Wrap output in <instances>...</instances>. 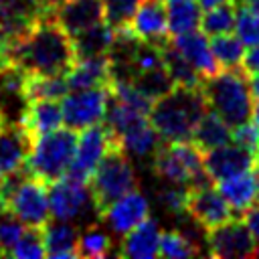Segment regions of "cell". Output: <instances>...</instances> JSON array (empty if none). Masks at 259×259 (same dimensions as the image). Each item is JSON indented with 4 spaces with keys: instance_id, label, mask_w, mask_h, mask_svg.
Returning a JSON list of instances; mask_svg holds the SVG:
<instances>
[{
    "instance_id": "27",
    "label": "cell",
    "mask_w": 259,
    "mask_h": 259,
    "mask_svg": "<svg viewBox=\"0 0 259 259\" xmlns=\"http://www.w3.org/2000/svg\"><path fill=\"white\" fill-rule=\"evenodd\" d=\"M24 91L28 99H63L69 93L65 75H24Z\"/></svg>"
},
{
    "instance_id": "15",
    "label": "cell",
    "mask_w": 259,
    "mask_h": 259,
    "mask_svg": "<svg viewBox=\"0 0 259 259\" xmlns=\"http://www.w3.org/2000/svg\"><path fill=\"white\" fill-rule=\"evenodd\" d=\"M51 16L65 28L69 36H75L105 20L103 0H63L53 8Z\"/></svg>"
},
{
    "instance_id": "35",
    "label": "cell",
    "mask_w": 259,
    "mask_h": 259,
    "mask_svg": "<svg viewBox=\"0 0 259 259\" xmlns=\"http://www.w3.org/2000/svg\"><path fill=\"white\" fill-rule=\"evenodd\" d=\"M138 4H140V0H103L105 20L113 28L127 26L136 8H138Z\"/></svg>"
},
{
    "instance_id": "9",
    "label": "cell",
    "mask_w": 259,
    "mask_h": 259,
    "mask_svg": "<svg viewBox=\"0 0 259 259\" xmlns=\"http://www.w3.org/2000/svg\"><path fill=\"white\" fill-rule=\"evenodd\" d=\"M107 101H109V85L75 89L73 93L63 97V103H61L63 123L77 132L89 125L101 123L105 119Z\"/></svg>"
},
{
    "instance_id": "2",
    "label": "cell",
    "mask_w": 259,
    "mask_h": 259,
    "mask_svg": "<svg viewBox=\"0 0 259 259\" xmlns=\"http://www.w3.org/2000/svg\"><path fill=\"white\" fill-rule=\"evenodd\" d=\"M208 103L200 87H174L152 103L148 113L154 130L164 142L190 140L198 119L206 113Z\"/></svg>"
},
{
    "instance_id": "31",
    "label": "cell",
    "mask_w": 259,
    "mask_h": 259,
    "mask_svg": "<svg viewBox=\"0 0 259 259\" xmlns=\"http://www.w3.org/2000/svg\"><path fill=\"white\" fill-rule=\"evenodd\" d=\"M235 18H237V6L231 0H227L219 6L204 10V14L200 16V30L208 36L231 32L235 28Z\"/></svg>"
},
{
    "instance_id": "14",
    "label": "cell",
    "mask_w": 259,
    "mask_h": 259,
    "mask_svg": "<svg viewBox=\"0 0 259 259\" xmlns=\"http://www.w3.org/2000/svg\"><path fill=\"white\" fill-rule=\"evenodd\" d=\"M134 34L146 42L162 45L170 38L166 0H140L130 24Z\"/></svg>"
},
{
    "instance_id": "7",
    "label": "cell",
    "mask_w": 259,
    "mask_h": 259,
    "mask_svg": "<svg viewBox=\"0 0 259 259\" xmlns=\"http://www.w3.org/2000/svg\"><path fill=\"white\" fill-rule=\"evenodd\" d=\"M117 142H119L117 136L107 125H103V121L81 130V134L77 138L75 156H73L65 176L79 180V182H89L91 174L95 172V168L101 162V158L105 156V152Z\"/></svg>"
},
{
    "instance_id": "48",
    "label": "cell",
    "mask_w": 259,
    "mask_h": 259,
    "mask_svg": "<svg viewBox=\"0 0 259 259\" xmlns=\"http://www.w3.org/2000/svg\"><path fill=\"white\" fill-rule=\"evenodd\" d=\"M6 212V208H4V202H2V198H0V217Z\"/></svg>"
},
{
    "instance_id": "18",
    "label": "cell",
    "mask_w": 259,
    "mask_h": 259,
    "mask_svg": "<svg viewBox=\"0 0 259 259\" xmlns=\"http://www.w3.org/2000/svg\"><path fill=\"white\" fill-rule=\"evenodd\" d=\"M65 77H67L69 89H73V91L109 85L111 83V65H109L107 53L87 57V59H77Z\"/></svg>"
},
{
    "instance_id": "22",
    "label": "cell",
    "mask_w": 259,
    "mask_h": 259,
    "mask_svg": "<svg viewBox=\"0 0 259 259\" xmlns=\"http://www.w3.org/2000/svg\"><path fill=\"white\" fill-rule=\"evenodd\" d=\"M190 142L204 154L208 150H214L219 146H225L231 142V125L210 107L206 109V113L198 119Z\"/></svg>"
},
{
    "instance_id": "20",
    "label": "cell",
    "mask_w": 259,
    "mask_h": 259,
    "mask_svg": "<svg viewBox=\"0 0 259 259\" xmlns=\"http://www.w3.org/2000/svg\"><path fill=\"white\" fill-rule=\"evenodd\" d=\"M79 227L71 221H57L47 223L42 227L45 237V253L51 259H73L77 257V243H79Z\"/></svg>"
},
{
    "instance_id": "40",
    "label": "cell",
    "mask_w": 259,
    "mask_h": 259,
    "mask_svg": "<svg viewBox=\"0 0 259 259\" xmlns=\"http://www.w3.org/2000/svg\"><path fill=\"white\" fill-rule=\"evenodd\" d=\"M243 223L247 225L249 233L253 235V239L259 243V202L251 204L243 210Z\"/></svg>"
},
{
    "instance_id": "17",
    "label": "cell",
    "mask_w": 259,
    "mask_h": 259,
    "mask_svg": "<svg viewBox=\"0 0 259 259\" xmlns=\"http://www.w3.org/2000/svg\"><path fill=\"white\" fill-rule=\"evenodd\" d=\"M170 40L188 59V63L200 73L202 79L221 71V67L210 51V42L206 40V34L200 28L188 30L182 34H174V36H170Z\"/></svg>"
},
{
    "instance_id": "44",
    "label": "cell",
    "mask_w": 259,
    "mask_h": 259,
    "mask_svg": "<svg viewBox=\"0 0 259 259\" xmlns=\"http://www.w3.org/2000/svg\"><path fill=\"white\" fill-rule=\"evenodd\" d=\"M253 172H255V190H257V194H255V200L259 202V164H255Z\"/></svg>"
},
{
    "instance_id": "12",
    "label": "cell",
    "mask_w": 259,
    "mask_h": 259,
    "mask_svg": "<svg viewBox=\"0 0 259 259\" xmlns=\"http://www.w3.org/2000/svg\"><path fill=\"white\" fill-rule=\"evenodd\" d=\"M148 217H150V202L144 192L134 188V190L125 192L123 196L115 198L101 212L99 219L105 221V225L109 227V231L113 235L123 237L127 231H132L136 225H140Z\"/></svg>"
},
{
    "instance_id": "32",
    "label": "cell",
    "mask_w": 259,
    "mask_h": 259,
    "mask_svg": "<svg viewBox=\"0 0 259 259\" xmlns=\"http://www.w3.org/2000/svg\"><path fill=\"white\" fill-rule=\"evenodd\" d=\"M160 255L172 257V259L174 257H196L200 255V249L180 229H170L160 235Z\"/></svg>"
},
{
    "instance_id": "28",
    "label": "cell",
    "mask_w": 259,
    "mask_h": 259,
    "mask_svg": "<svg viewBox=\"0 0 259 259\" xmlns=\"http://www.w3.org/2000/svg\"><path fill=\"white\" fill-rule=\"evenodd\" d=\"M130 81H132V83H134L146 97H150L152 101L160 99L162 95L170 93V91L176 87L164 65H162V67H156V69L138 71Z\"/></svg>"
},
{
    "instance_id": "5",
    "label": "cell",
    "mask_w": 259,
    "mask_h": 259,
    "mask_svg": "<svg viewBox=\"0 0 259 259\" xmlns=\"http://www.w3.org/2000/svg\"><path fill=\"white\" fill-rule=\"evenodd\" d=\"M89 190L93 196V204L97 210V217L119 196L134 190L138 186L136 170L132 166V160L127 158V152L121 148V144H113L101 162L97 164L95 172L89 178Z\"/></svg>"
},
{
    "instance_id": "36",
    "label": "cell",
    "mask_w": 259,
    "mask_h": 259,
    "mask_svg": "<svg viewBox=\"0 0 259 259\" xmlns=\"http://www.w3.org/2000/svg\"><path fill=\"white\" fill-rule=\"evenodd\" d=\"M26 227L10 212H4L0 217V257H8L16 241L20 239L22 231Z\"/></svg>"
},
{
    "instance_id": "26",
    "label": "cell",
    "mask_w": 259,
    "mask_h": 259,
    "mask_svg": "<svg viewBox=\"0 0 259 259\" xmlns=\"http://www.w3.org/2000/svg\"><path fill=\"white\" fill-rule=\"evenodd\" d=\"M170 36L200 28L202 8L196 0H166Z\"/></svg>"
},
{
    "instance_id": "37",
    "label": "cell",
    "mask_w": 259,
    "mask_h": 259,
    "mask_svg": "<svg viewBox=\"0 0 259 259\" xmlns=\"http://www.w3.org/2000/svg\"><path fill=\"white\" fill-rule=\"evenodd\" d=\"M186 198H188V186L180 184H170L158 190V200L160 204L172 212V214H186Z\"/></svg>"
},
{
    "instance_id": "30",
    "label": "cell",
    "mask_w": 259,
    "mask_h": 259,
    "mask_svg": "<svg viewBox=\"0 0 259 259\" xmlns=\"http://www.w3.org/2000/svg\"><path fill=\"white\" fill-rule=\"evenodd\" d=\"M245 45L239 40L237 34L225 32V34H212L210 38V51L219 63L221 69H237L243 61Z\"/></svg>"
},
{
    "instance_id": "8",
    "label": "cell",
    "mask_w": 259,
    "mask_h": 259,
    "mask_svg": "<svg viewBox=\"0 0 259 259\" xmlns=\"http://www.w3.org/2000/svg\"><path fill=\"white\" fill-rule=\"evenodd\" d=\"M47 196H49L51 217H55L57 221H73L75 223L89 212H93L97 217L93 196H91L87 182H79L69 176H61V178L49 182Z\"/></svg>"
},
{
    "instance_id": "42",
    "label": "cell",
    "mask_w": 259,
    "mask_h": 259,
    "mask_svg": "<svg viewBox=\"0 0 259 259\" xmlns=\"http://www.w3.org/2000/svg\"><path fill=\"white\" fill-rule=\"evenodd\" d=\"M196 2H198V6H200L202 10H208V8L219 6V4H223V2H227V0H196Z\"/></svg>"
},
{
    "instance_id": "13",
    "label": "cell",
    "mask_w": 259,
    "mask_h": 259,
    "mask_svg": "<svg viewBox=\"0 0 259 259\" xmlns=\"http://www.w3.org/2000/svg\"><path fill=\"white\" fill-rule=\"evenodd\" d=\"M202 164H204V170L210 176V180L219 182V180L243 174L247 170H253L255 168V156L251 150H247L235 142L233 144L229 142L225 146H219L214 150L204 152Z\"/></svg>"
},
{
    "instance_id": "25",
    "label": "cell",
    "mask_w": 259,
    "mask_h": 259,
    "mask_svg": "<svg viewBox=\"0 0 259 259\" xmlns=\"http://www.w3.org/2000/svg\"><path fill=\"white\" fill-rule=\"evenodd\" d=\"M217 188L225 196V200L231 204L233 210L243 212L247 206H251L255 202V194H257V190H255V172L247 170L243 174L219 180Z\"/></svg>"
},
{
    "instance_id": "23",
    "label": "cell",
    "mask_w": 259,
    "mask_h": 259,
    "mask_svg": "<svg viewBox=\"0 0 259 259\" xmlns=\"http://www.w3.org/2000/svg\"><path fill=\"white\" fill-rule=\"evenodd\" d=\"M113 36H115V28L107 20H101V22L85 28L83 32L71 36L75 57L87 59V57H95V55H105L111 49Z\"/></svg>"
},
{
    "instance_id": "21",
    "label": "cell",
    "mask_w": 259,
    "mask_h": 259,
    "mask_svg": "<svg viewBox=\"0 0 259 259\" xmlns=\"http://www.w3.org/2000/svg\"><path fill=\"white\" fill-rule=\"evenodd\" d=\"M121 148L127 152V154H134L138 158H148V156H154V152L158 150L160 146V136L158 132L154 130L152 121L148 115L140 117L138 121H134L127 130H123L119 136H117Z\"/></svg>"
},
{
    "instance_id": "33",
    "label": "cell",
    "mask_w": 259,
    "mask_h": 259,
    "mask_svg": "<svg viewBox=\"0 0 259 259\" xmlns=\"http://www.w3.org/2000/svg\"><path fill=\"white\" fill-rule=\"evenodd\" d=\"M8 257H16V259H40V257H47L42 229H38V227H26L22 231L20 239L16 241V245L12 247V251H10Z\"/></svg>"
},
{
    "instance_id": "29",
    "label": "cell",
    "mask_w": 259,
    "mask_h": 259,
    "mask_svg": "<svg viewBox=\"0 0 259 259\" xmlns=\"http://www.w3.org/2000/svg\"><path fill=\"white\" fill-rule=\"evenodd\" d=\"M111 253H113V239L99 225H89V229H85L79 235L77 257L97 259V257H107Z\"/></svg>"
},
{
    "instance_id": "34",
    "label": "cell",
    "mask_w": 259,
    "mask_h": 259,
    "mask_svg": "<svg viewBox=\"0 0 259 259\" xmlns=\"http://www.w3.org/2000/svg\"><path fill=\"white\" fill-rule=\"evenodd\" d=\"M235 34L245 47L259 45V12L249 8V6H239L237 8V18H235Z\"/></svg>"
},
{
    "instance_id": "10",
    "label": "cell",
    "mask_w": 259,
    "mask_h": 259,
    "mask_svg": "<svg viewBox=\"0 0 259 259\" xmlns=\"http://www.w3.org/2000/svg\"><path fill=\"white\" fill-rule=\"evenodd\" d=\"M186 214L200 229L210 231V229L227 223L229 219H233L235 210L225 200V196L219 192V188H212L210 184H204V186L188 188Z\"/></svg>"
},
{
    "instance_id": "11",
    "label": "cell",
    "mask_w": 259,
    "mask_h": 259,
    "mask_svg": "<svg viewBox=\"0 0 259 259\" xmlns=\"http://www.w3.org/2000/svg\"><path fill=\"white\" fill-rule=\"evenodd\" d=\"M255 239L241 219H229L227 223L206 231L208 253L219 259H241L251 257L255 249Z\"/></svg>"
},
{
    "instance_id": "43",
    "label": "cell",
    "mask_w": 259,
    "mask_h": 259,
    "mask_svg": "<svg viewBox=\"0 0 259 259\" xmlns=\"http://www.w3.org/2000/svg\"><path fill=\"white\" fill-rule=\"evenodd\" d=\"M251 121L259 127V99H255V103H253V111H251Z\"/></svg>"
},
{
    "instance_id": "46",
    "label": "cell",
    "mask_w": 259,
    "mask_h": 259,
    "mask_svg": "<svg viewBox=\"0 0 259 259\" xmlns=\"http://www.w3.org/2000/svg\"><path fill=\"white\" fill-rule=\"evenodd\" d=\"M251 257H257L259 259V243H255V249H253V255Z\"/></svg>"
},
{
    "instance_id": "4",
    "label": "cell",
    "mask_w": 259,
    "mask_h": 259,
    "mask_svg": "<svg viewBox=\"0 0 259 259\" xmlns=\"http://www.w3.org/2000/svg\"><path fill=\"white\" fill-rule=\"evenodd\" d=\"M152 168L158 178L170 184L194 188L212 182L204 170L202 152L190 140L160 144L152 156Z\"/></svg>"
},
{
    "instance_id": "3",
    "label": "cell",
    "mask_w": 259,
    "mask_h": 259,
    "mask_svg": "<svg viewBox=\"0 0 259 259\" xmlns=\"http://www.w3.org/2000/svg\"><path fill=\"white\" fill-rule=\"evenodd\" d=\"M247 75L237 69H221L202 79V93L212 111H217L231 127L251 119L253 95L249 91Z\"/></svg>"
},
{
    "instance_id": "39",
    "label": "cell",
    "mask_w": 259,
    "mask_h": 259,
    "mask_svg": "<svg viewBox=\"0 0 259 259\" xmlns=\"http://www.w3.org/2000/svg\"><path fill=\"white\" fill-rule=\"evenodd\" d=\"M241 67L245 75H259V45H253L247 53H243Z\"/></svg>"
},
{
    "instance_id": "19",
    "label": "cell",
    "mask_w": 259,
    "mask_h": 259,
    "mask_svg": "<svg viewBox=\"0 0 259 259\" xmlns=\"http://www.w3.org/2000/svg\"><path fill=\"white\" fill-rule=\"evenodd\" d=\"M61 123H63V109L57 99H28L22 125L32 138V142L38 136L61 127Z\"/></svg>"
},
{
    "instance_id": "16",
    "label": "cell",
    "mask_w": 259,
    "mask_h": 259,
    "mask_svg": "<svg viewBox=\"0 0 259 259\" xmlns=\"http://www.w3.org/2000/svg\"><path fill=\"white\" fill-rule=\"evenodd\" d=\"M160 235L162 231L158 221L148 217L146 221H142L121 237L115 255L132 257V259H152L160 255Z\"/></svg>"
},
{
    "instance_id": "1",
    "label": "cell",
    "mask_w": 259,
    "mask_h": 259,
    "mask_svg": "<svg viewBox=\"0 0 259 259\" xmlns=\"http://www.w3.org/2000/svg\"><path fill=\"white\" fill-rule=\"evenodd\" d=\"M8 63L24 75H67L77 61L73 40L51 16H40L6 49Z\"/></svg>"
},
{
    "instance_id": "6",
    "label": "cell",
    "mask_w": 259,
    "mask_h": 259,
    "mask_svg": "<svg viewBox=\"0 0 259 259\" xmlns=\"http://www.w3.org/2000/svg\"><path fill=\"white\" fill-rule=\"evenodd\" d=\"M77 130L57 127L49 134L38 136L32 142V150L28 156V170L45 180L47 184L65 176L77 148Z\"/></svg>"
},
{
    "instance_id": "24",
    "label": "cell",
    "mask_w": 259,
    "mask_h": 259,
    "mask_svg": "<svg viewBox=\"0 0 259 259\" xmlns=\"http://www.w3.org/2000/svg\"><path fill=\"white\" fill-rule=\"evenodd\" d=\"M160 51H162L164 67H166V71H168V75L172 77V81H174L176 87H190V89H196V87L202 85L200 73H198V71L188 63V59L172 45L170 38L160 45Z\"/></svg>"
},
{
    "instance_id": "41",
    "label": "cell",
    "mask_w": 259,
    "mask_h": 259,
    "mask_svg": "<svg viewBox=\"0 0 259 259\" xmlns=\"http://www.w3.org/2000/svg\"><path fill=\"white\" fill-rule=\"evenodd\" d=\"M249 91L253 95V99H259V75H249Z\"/></svg>"
},
{
    "instance_id": "45",
    "label": "cell",
    "mask_w": 259,
    "mask_h": 259,
    "mask_svg": "<svg viewBox=\"0 0 259 259\" xmlns=\"http://www.w3.org/2000/svg\"><path fill=\"white\" fill-rule=\"evenodd\" d=\"M45 2H47V6H49V8L53 10V8H55V6L59 4V2H63V0H45Z\"/></svg>"
},
{
    "instance_id": "47",
    "label": "cell",
    "mask_w": 259,
    "mask_h": 259,
    "mask_svg": "<svg viewBox=\"0 0 259 259\" xmlns=\"http://www.w3.org/2000/svg\"><path fill=\"white\" fill-rule=\"evenodd\" d=\"M253 156H255V164H259V144H257V148H255Z\"/></svg>"
},
{
    "instance_id": "38",
    "label": "cell",
    "mask_w": 259,
    "mask_h": 259,
    "mask_svg": "<svg viewBox=\"0 0 259 259\" xmlns=\"http://www.w3.org/2000/svg\"><path fill=\"white\" fill-rule=\"evenodd\" d=\"M231 142L255 152L257 144H259V127L249 119L245 123H239L235 127H231Z\"/></svg>"
}]
</instances>
